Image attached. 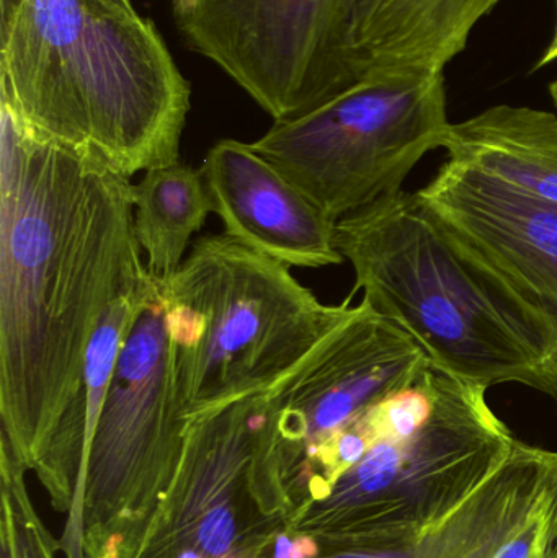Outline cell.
Listing matches in <instances>:
<instances>
[{"mask_svg": "<svg viewBox=\"0 0 557 558\" xmlns=\"http://www.w3.org/2000/svg\"><path fill=\"white\" fill-rule=\"evenodd\" d=\"M134 185L0 104V439L28 471L77 396L111 302L147 274Z\"/></svg>", "mask_w": 557, "mask_h": 558, "instance_id": "cell-1", "label": "cell"}, {"mask_svg": "<svg viewBox=\"0 0 557 558\" xmlns=\"http://www.w3.org/2000/svg\"><path fill=\"white\" fill-rule=\"evenodd\" d=\"M334 244L352 294L404 330L432 366L489 387L522 384L557 403V317L491 260L421 192L346 216Z\"/></svg>", "mask_w": 557, "mask_h": 558, "instance_id": "cell-2", "label": "cell"}, {"mask_svg": "<svg viewBox=\"0 0 557 558\" xmlns=\"http://www.w3.org/2000/svg\"><path fill=\"white\" fill-rule=\"evenodd\" d=\"M0 88L23 120L128 179L180 162L189 81L131 0H16Z\"/></svg>", "mask_w": 557, "mask_h": 558, "instance_id": "cell-3", "label": "cell"}, {"mask_svg": "<svg viewBox=\"0 0 557 558\" xmlns=\"http://www.w3.org/2000/svg\"><path fill=\"white\" fill-rule=\"evenodd\" d=\"M156 282L186 422L274 389L353 311V295L323 304L288 265L228 234L199 238Z\"/></svg>", "mask_w": 557, "mask_h": 558, "instance_id": "cell-4", "label": "cell"}, {"mask_svg": "<svg viewBox=\"0 0 557 558\" xmlns=\"http://www.w3.org/2000/svg\"><path fill=\"white\" fill-rule=\"evenodd\" d=\"M434 405L408 438L376 442L326 497L298 508L288 531L320 554L391 546L431 530L463 507L516 448L487 389L431 364Z\"/></svg>", "mask_w": 557, "mask_h": 558, "instance_id": "cell-5", "label": "cell"}, {"mask_svg": "<svg viewBox=\"0 0 557 558\" xmlns=\"http://www.w3.org/2000/svg\"><path fill=\"white\" fill-rule=\"evenodd\" d=\"M450 121L444 72L373 74L314 110L275 121L252 147L334 225L401 192Z\"/></svg>", "mask_w": 557, "mask_h": 558, "instance_id": "cell-6", "label": "cell"}, {"mask_svg": "<svg viewBox=\"0 0 557 558\" xmlns=\"http://www.w3.org/2000/svg\"><path fill=\"white\" fill-rule=\"evenodd\" d=\"M275 390L190 420L133 558H267L294 513Z\"/></svg>", "mask_w": 557, "mask_h": 558, "instance_id": "cell-7", "label": "cell"}, {"mask_svg": "<svg viewBox=\"0 0 557 558\" xmlns=\"http://www.w3.org/2000/svg\"><path fill=\"white\" fill-rule=\"evenodd\" d=\"M185 416L159 286L141 307L111 377L85 462V558H133L182 458Z\"/></svg>", "mask_w": 557, "mask_h": 558, "instance_id": "cell-8", "label": "cell"}, {"mask_svg": "<svg viewBox=\"0 0 557 558\" xmlns=\"http://www.w3.org/2000/svg\"><path fill=\"white\" fill-rule=\"evenodd\" d=\"M356 0H173L193 51L226 72L275 121L301 117L359 84Z\"/></svg>", "mask_w": 557, "mask_h": 558, "instance_id": "cell-9", "label": "cell"}, {"mask_svg": "<svg viewBox=\"0 0 557 558\" xmlns=\"http://www.w3.org/2000/svg\"><path fill=\"white\" fill-rule=\"evenodd\" d=\"M428 366L404 330L362 301L274 387L287 471L307 449L414 386Z\"/></svg>", "mask_w": 557, "mask_h": 558, "instance_id": "cell-10", "label": "cell"}, {"mask_svg": "<svg viewBox=\"0 0 557 558\" xmlns=\"http://www.w3.org/2000/svg\"><path fill=\"white\" fill-rule=\"evenodd\" d=\"M199 169L225 234L290 268L342 264L336 225L252 144L219 141Z\"/></svg>", "mask_w": 557, "mask_h": 558, "instance_id": "cell-11", "label": "cell"}, {"mask_svg": "<svg viewBox=\"0 0 557 558\" xmlns=\"http://www.w3.org/2000/svg\"><path fill=\"white\" fill-rule=\"evenodd\" d=\"M421 193L557 317L556 205L451 160Z\"/></svg>", "mask_w": 557, "mask_h": 558, "instance_id": "cell-12", "label": "cell"}, {"mask_svg": "<svg viewBox=\"0 0 557 558\" xmlns=\"http://www.w3.org/2000/svg\"><path fill=\"white\" fill-rule=\"evenodd\" d=\"M557 452L517 441L499 471L447 520L391 546L317 558H496L552 504Z\"/></svg>", "mask_w": 557, "mask_h": 558, "instance_id": "cell-13", "label": "cell"}, {"mask_svg": "<svg viewBox=\"0 0 557 558\" xmlns=\"http://www.w3.org/2000/svg\"><path fill=\"white\" fill-rule=\"evenodd\" d=\"M153 288L154 279L149 274L144 275L133 288L114 299L101 315L85 354L77 396L65 410L41 459L33 469L52 508L65 514L64 533L59 539V549L65 558H85L82 497L88 448L121 348Z\"/></svg>", "mask_w": 557, "mask_h": 558, "instance_id": "cell-14", "label": "cell"}, {"mask_svg": "<svg viewBox=\"0 0 557 558\" xmlns=\"http://www.w3.org/2000/svg\"><path fill=\"white\" fill-rule=\"evenodd\" d=\"M500 0H356L352 52L360 78L396 71L444 72Z\"/></svg>", "mask_w": 557, "mask_h": 558, "instance_id": "cell-15", "label": "cell"}, {"mask_svg": "<svg viewBox=\"0 0 557 558\" xmlns=\"http://www.w3.org/2000/svg\"><path fill=\"white\" fill-rule=\"evenodd\" d=\"M441 147L451 162L557 206L555 113L496 105L470 120L451 123Z\"/></svg>", "mask_w": 557, "mask_h": 558, "instance_id": "cell-16", "label": "cell"}, {"mask_svg": "<svg viewBox=\"0 0 557 558\" xmlns=\"http://www.w3.org/2000/svg\"><path fill=\"white\" fill-rule=\"evenodd\" d=\"M209 213L215 208L202 169L182 162L156 167L134 185V234L154 281L177 274Z\"/></svg>", "mask_w": 557, "mask_h": 558, "instance_id": "cell-17", "label": "cell"}, {"mask_svg": "<svg viewBox=\"0 0 557 558\" xmlns=\"http://www.w3.org/2000/svg\"><path fill=\"white\" fill-rule=\"evenodd\" d=\"M28 469L0 439V558H56L59 541L49 533L26 490Z\"/></svg>", "mask_w": 557, "mask_h": 558, "instance_id": "cell-18", "label": "cell"}, {"mask_svg": "<svg viewBox=\"0 0 557 558\" xmlns=\"http://www.w3.org/2000/svg\"><path fill=\"white\" fill-rule=\"evenodd\" d=\"M548 511L549 507L519 536L506 544L496 558H549Z\"/></svg>", "mask_w": 557, "mask_h": 558, "instance_id": "cell-19", "label": "cell"}, {"mask_svg": "<svg viewBox=\"0 0 557 558\" xmlns=\"http://www.w3.org/2000/svg\"><path fill=\"white\" fill-rule=\"evenodd\" d=\"M548 557L557 558V469L548 511Z\"/></svg>", "mask_w": 557, "mask_h": 558, "instance_id": "cell-20", "label": "cell"}, {"mask_svg": "<svg viewBox=\"0 0 557 558\" xmlns=\"http://www.w3.org/2000/svg\"><path fill=\"white\" fill-rule=\"evenodd\" d=\"M555 61H557V0L555 32H553L552 41H549L548 48L545 49L542 58L536 62V69L546 68V65L553 64Z\"/></svg>", "mask_w": 557, "mask_h": 558, "instance_id": "cell-21", "label": "cell"}, {"mask_svg": "<svg viewBox=\"0 0 557 558\" xmlns=\"http://www.w3.org/2000/svg\"><path fill=\"white\" fill-rule=\"evenodd\" d=\"M549 94H552L553 101H555L557 108V81L553 82L552 87H549Z\"/></svg>", "mask_w": 557, "mask_h": 558, "instance_id": "cell-22", "label": "cell"}]
</instances>
